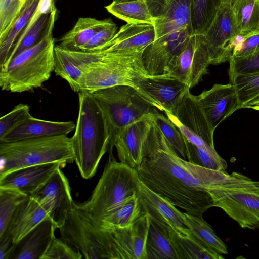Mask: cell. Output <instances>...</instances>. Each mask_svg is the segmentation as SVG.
Here are the masks:
<instances>
[{"label":"cell","instance_id":"cell-1","mask_svg":"<svg viewBox=\"0 0 259 259\" xmlns=\"http://www.w3.org/2000/svg\"><path fill=\"white\" fill-rule=\"evenodd\" d=\"M147 187L185 212L199 217L212 207L211 193L226 185L242 182V174L213 170L189 162L172 149L154 122L148 141V153L137 169Z\"/></svg>","mask_w":259,"mask_h":259},{"label":"cell","instance_id":"cell-2","mask_svg":"<svg viewBox=\"0 0 259 259\" xmlns=\"http://www.w3.org/2000/svg\"><path fill=\"white\" fill-rule=\"evenodd\" d=\"M154 18L155 37L142 54L150 76L166 74L193 34L192 0H146Z\"/></svg>","mask_w":259,"mask_h":259},{"label":"cell","instance_id":"cell-3","mask_svg":"<svg viewBox=\"0 0 259 259\" xmlns=\"http://www.w3.org/2000/svg\"><path fill=\"white\" fill-rule=\"evenodd\" d=\"M54 6L39 40L0 68L2 90L11 93L29 92L40 88L54 71V39L53 31L56 18Z\"/></svg>","mask_w":259,"mask_h":259},{"label":"cell","instance_id":"cell-4","mask_svg":"<svg viewBox=\"0 0 259 259\" xmlns=\"http://www.w3.org/2000/svg\"><path fill=\"white\" fill-rule=\"evenodd\" d=\"M78 114L72 137L75 162L84 179L96 174L103 155L108 152L110 134L100 107L92 94L79 92Z\"/></svg>","mask_w":259,"mask_h":259},{"label":"cell","instance_id":"cell-5","mask_svg":"<svg viewBox=\"0 0 259 259\" xmlns=\"http://www.w3.org/2000/svg\"><path fill=\"white\" fill-rule=\"evenodd\" d=\"M143 53L90 52L89 62L82 68L80 92L91 93L117 85L135 88L139 80L150 76L143 63Z\"/></svg>","mask_w":259,"mask_h":259},{"label":"cell","instance_id":"cell-6","mask_svg":"<svg viewBox=\"0 0 259 259\" xmlns=\"http://www.w3.org/2000/svg\"><path fill=\"white\" fill-rule=\"evenodd\" d=\"M0 176L21 168L74 162L72 137L66 135L0 142Z\"/></svg>","mask_w":259,"mask_h":259},{"label":"cell","instance_id":"cell-7","mask_svg":"<svg viewBox=\"0 0 259 259\" xmlns=\"http://www.w3.org/2000/svg\"><path fill=\"white\" fill-rule=\"evenodd\" d=\"M140 180L137 170L109 155L98 182L89 199L76 207L96 222L127 198L138 194Z\"/></svg>","mask_w":259,"mask_h":259},{"label":"cell","instance_id":"cell-8","mask_svg":"<svg viewBox=\"0 0 259 259\" xmlns=\"http://www.w3.org/2000/svg\"><path fill=\"white\" fill-rule=\"evenodd\" d=\"M90 93L102 109L108 125L109 155L113 154L114 140L119 131L157 111L136 88L131 85H117Z\"/></svg>","mask_w":259,"mask_h":259},{"label":"cell","instance_id":"cell-9","mask_svg":"<svg viewBox=\"0 0 259 259\" xmlns=\"http://www.w3.org/2000/svg\"><path fill=\"white\" fill-rule=\"evenodd\" d=\"M61 238L79 250L87 259H108V235L97 228L74 205L63 225L59 228Z\"/></svg>","mask_w":259,"mask_h":259},{"label":"cell","instance_id":"cell-10","mask_svg":"<svg viewBox=\"0 0 259 259\" xmlns=\"http://www.w3.org/2000/svg\"><path fill=\"white\" fill-rule=\"evenodd\" d=\"M214 207L220 208L242 228H259V188H233L213 191Z\"/></svg>","mask_w":259,"mask_h":259},{"label":"cell","instance_id":"cell-11","mask_svg":"<svg viewBox=\"0 0 259 259\" xmlns=\"http://www.w3.org/2000/svg\"><path fill=\"white\" fill-rule=\"evenodd\" d=\"M210 64L229 61L234 42L239 31L231 4L221 3L210 26L204 34Z\"/></svg>","mask_w":259,"mask_h":259},{"label":"cell","instance_id":"cell-12","mask_svg":"<svg viewBox=\"0 0 259 259\" xmlns=\"http://www.w3.org/2000/svg\"><path fill=\"white\" fill-rule=\"evenodd\" d=\"M210 64L204 34H193L180 52L167 75L179 79L190 89L198 84Z\"/></svg>","mask_w":259,"mask_h":259},{"label":"cell","instance_id":"cell-13","mask_svg":"<svg viewBox=\"0 0 259 259\" xmlns=\"http://www.w3.org/2000/svg\"><path fill=\"white\" fill-rule=\"evenodd\" d=\"M135 88L156 109L175 116L190 89L185 83L166 74L141 78Z\"/></svg>","mask_w":259,"mask_h":259},{"label":"cell","instance_id":"cell-14","mask_svg":"<svg viewBox=\"0 0 259 259\" xmlns=\"http://www.w3.org/2000/svg\"><path fill=\"white\" fill-rule=\"evenodd\" d=\"M150 219L145 212L132 225L107 231L109 259H147Z\"/></svg>","mask_w":259,"mask_h":259},{"label":"cell","instance_id":"cell-15","mask_svg":"<svg viewBox=\"0 0 259 259\" xmlns=\"http://www.w3.org/2000/svg\"><path fill=\"white\" fill-rule=\"evenodd\" d=\"M153 114L126 126L119 131L114 140L119 161L136 170L147 155Z\"/></svg>","mask_w":259,"mask_h":259},{"label":"cell","instance_id":"cell-16","mask_svg":"<svg viewBox=\"0 0 259 259\" xmlns=\"http://www.w3.org/2000/svg\"><path fill=\"white\" fill-rule=\"evenodd\" d=\"M61 168L57 169L30 196L48 211L58 229L64 224L74 202L71 196L69 181Z\"/></svg>","mask_w":259,"mask_h":259},{"label":"cell","instance_id":"cell-17","mask_svg":"<svg viewBox=\"0 0 259 259\" xmlns=\"http://www.w3.org/2000/svg\"><path fill=\"white\" fill-rule=\"evenodd\" d=\"M138 195L144 211L150 220L168 233L173 230L183 234H189L183 214L168 200L153 192L141 181Z\"/></svg>","mask_w":259,"mask_h":259},{"label":"cell","instance_id":"cell-18","mask_svg":"<svg viewBox=\"0 0 259 259\" xmlns=\"http://www.w3.org/2000/svg\"><path fill=\"white\" fill-rule=\"evenodd\" d=\"M198 101L212 129L239 109L236 92L232 83H215L197 96Z\"/></svg>","mask_w":259,"mask_h":259},{"label":"cell","instance_id":"cell-19","mask_svg":"<svg viewBox=\"0 0 259 259\" xmlns=\"http://www.w3.org/2000/svg\"><path fill=\"white\" fill-rule=\"evenodd\" d=\"M65 165L53 162L27 166L0 176V187L16 189L31 196L59 168Z\"/></svg>","mask_w":259,"mask_h":259},{"label":"cell","instance_id":"cell-20","mask_svg":"<svg viewBox=\"0 0 259 259\" xmlns=\"http://www.w3.org/2000/svg\"><path fill=\"white\" fill-rule=\"evenodd\" d=\"M155 37L153 24L126 23L101 50L119 53L143 52Z\"/></svg>","mask_w":259,"mask_h":259},{"label":"cell","instance_id":"cell-21","mask_svg":"<svg viewBox=\"0 0 259 259\" xmlns=\"http://www.w3.org/2000/svg\"><path fill=\"white\" fill-rule=\"evenodd\" d=\"M57 229L52 219L43 221L16 244L10 259H41Z\"/></svg>","mask_w":259,"mask_h":259},{"label":"cell","instance_id":"cell-22","mask_svg":"<svg viewBox=\"0 0 259 259\" xmlns=\"http://www.w3.org/2000/svg\"><path fill=\"white\" fill-rule=\"evenodd\" d=\"M71 121H53L40 119L32 116L14 130L0 138V142H10L25 139L66 135L75 130Z\"/></svg>","mask_w":259,"mask_h":259},{"label":"cell","instance_id":"cell-23","mask_svg":"<svg viewBox=\"0 0 259 259\" xmlns=\"http://www.w3.org/2000/svg\"><path fill=\"white\" fill-rule=\"evenodd\" d=\"M176 116L185 126L214 147V131L198 101L197 96L192 95L189 91L179 105Z\"/></svg>","mask_w":259,"mask_h":259},{"label":"cell","instance_id":"cell-24","mask_svg":"<svg viewBox=\"0 0 259 259\" xmlns=\"http://www.w3.org/2000/svg\"><path fill=\"white\" fill-rule=\"evenodd\" d=\"M48 219H51L48 211L30 196L18 207L6 232L17 244L41 222Z\"/></svg>","mask_w":259,"mask_h":259},{"label":"cell","instance_id":"cell-25","mask_svg":"<svg viewBox=\"0 0 259 259\" xmlns=\"http://www.w3.org/2000/svg\"><path fill=\"white\" fill-rule=\"evenodd\" d=\"M144 212L140 198L138 194H136L96 222L93 221L81 213L99 229L111 231L130 226Z\"/></svg>","mask_w":259,"mask_h":259},{"label":"cell","instance_id":"cell-26","mask_svg":"<svg viewBox=\"0 0 259 259\" xmlns=\"http://www.w3.org/2000/svg\"><path fill=\"white\" fill-rule=\"evenodd\" d=\"M113 22L110 18L80 17L73 28L60 38L57 46L68 50L81 51L95 34Z\"/></svg>","mask_w":259,"mask_h":259},{"label":"cell","instance_id":"cell-27","mask_svg":"<svg viewBox=\"0 0 259 259\" xmlns=\"http://www.w3.org/2000/svg\"><path fill=\"white\" fill-rule=\"evenodd\" d=\"M168 236L177 259L224 258L222 254L209 249L199 243L191 233L183 234L170 230Z\"/></svg>","mask_w":259,"mask_h":259},{"label":"cell","instance_id":"cell-28","mask_svg":"<svg viewBox=\"0 0 259 259\" xmlns=\"http://www.w3.org/2000/svg\"><path fill=\"white\" fill-rule=\"evenodd\" d=\"M107 11L126 23H154L146 0L113 1L105 6Z\"/></svg>","mask_w":259,"mask_h":259},{"label":"cell","instance_id":"cell-29","mask_svg":"<svg viewBox=\"0 0 259 259\" xmlns=\"http://www.w3.org/2000/svg\"><path fill=\"white\" fill-rule=\"evenodd\" d=\"M187 227L192 236L201 244L218 253L228 254L225 243L217 236L202 217L183 212Z\"/></svg>","mask_w":259,"mask_h":259},{"label":"cell","instance_id":"cell-30","mask_svg":"<svg viewBox=\"0 0 259 259\" xmlns=\"http://www.w3.org/2000/svg\"><path fill=\"white\" fill-rule=\"evenodd\" d=\"M231 6L239 35L245 37L259 31V0H234Z\"/></svg>","mask_w":259,"mask_h":259},{"label":"cell","instance_id":"cell-31","mask_svg":"<svg viewBox=\"0 0 259 259\" xmlns=\"http://www.w3.org/2000/svg\"><path fill=\"white\" fill-rule=\"evenodd\" d=\"M146 252L147 259H177L168 233L150 220Z\"/></svg>","mask_w":259,"mask_h":259},{"label":"cell","instance_id":"cell-32","mask_svg":"<svg viewBox=\"0 0 259 259\" xmlns=\"http://www.w3.org/2000/svg\"><path fill=\"white\" fill-rule=\"evenodd\" d=\"M184 140L188 161L207 168L226 171L228 168L227 162L214 148L198 146L184 138Z\"/></svg>","mask_w":259,"mask_h":259},{"label":"cell","instance_id":"cell-33","mask_svg":"<svg viewBox=\"0 0 259 259\" xmlns=\"http://www.w3.org/2000/svg\"><path fill=\"white\" fill-rule=\"evenodd\" d=\"M55 67L56 75L65 80L75 92L80 91V80L82 70L69 55L66 50L58 46L54 48Z\"/></svg>","mask_w":259,"mask_h":259},{"label":"cell","instance_id":"cell-34","mask_svg":"<svg viewBox=\"0 0 259 259\" xmlns=\"http://www.w3.org/2000/svg\"><path fill=\"white\" fill-rule=\"evenodd\" d=\"M221 3V0H192L191 15L193 34L205 33Z\"/></svg>","mask_w":259,"mask_h":259},{"label":"cell","instance_id":"cell-35","mask_svg":"<svg viewBox=\"0 0 259 259\" xmlns=\"http://www.w3.org/2000/svg\"><path fill=\"white\" fill-rule=\"evenodd\" d=\"M29 196L15 189L0 187V237L7 231L19 206Z\"/></svg>","mask_w":259,"mask_h":259},{"label":"cell","instance_id":"cell-36","mask_svg":"<svg viewBox=\"0 0 259 259\" xmlns=\"http://www.w3.org/2000/svg\"><path fill=\"white\" fill-rule=\"evenodd\" d=\"M236 92L239 109L259 95V72L239 74L230 79Z\"/></svg>","mask_w":259,"mask_h":259},{"label":"cell","instance_id":"cell-37","mask_svg":"<svg viewBox=\"0 0 259 259\" xmlns=\"http://www.w3.org/2000/svg\"><path fill=\"white\" fill-rule=\"evenodd\" d=\"M153 121L174 151L187 160L186 148L183 136L179 130L167 117L157 111L153 114Z\"/></svg>","mask_w":259,"mask_h":259},{"label":"cell","instance_id":"cell-38","mask_svg":"<svg viewBox=\"0 0 259 259\" xmlns=\"http://www.w3.org/2000/svg\"><path fill=\"white\" fill-rule=\"evenodd\" d=\"M50 13L41 17L30 31L18 44L13 45L5 62L0 68L6 66L14 57L32 47L40 39L48 23Z\"/></svg>","mask_w":259,"mask_h":259},{"label":"cell","instance_id":"cell-39","mask_svg":"<svg viewBox=\"0 0 259 259\" xmlns=\"http://www.w3.org/2000/svg\"><path fill=\"white\" fill-rule=\"evenodd\" d=\"M38 1H36L29 7L21 11L7 37L0 44V66L5 62L13 45L29 21L37 7Z\"/></svg>","mask_w":259,"mask_h":259},{"label":"cell","instance_id":"cell-40","mask_svg":"<svg viewBox=\"0 0 259 259\" xmlns=\"http://www.w3.org/2000/svg\"><path fill=\"white\" fill-rule=\"evenodd\" d=\"M23 5L18 0H0V44L7 37Z\"/></svg>","mask_w":259,"mask_h":259},{"label":"cell","instance_id":"cell-41","mask_svg":"<svg viewBox=\"0 0 259 259\" xmlns=\"http://www.w3.org/2000/svg\"><path fill=\"white\" fill-rule=\"evenodd\" d=\"M32 115L27 104L20 103L0 118V138L20 125Z\"/></svg>","mask_w":259,"mask_h":259},{"label":"cell","instance_id":"cell-42","mask_svg":"<svg viewBox=\"0 0 259 259\" xmlns=\"http://www.w3.org/2000/svg\"><path fill=\"white\" fill-rule=\"evenodd\" d=\"M83 255L62 238L55 237L41 259H80Z\"/></svg>","mask_w":259,"mask_h":259},{"label":"cell","instance_id":"cell-43","mask_svg":"<svg viewBox=\"0 0 259 259\" xmlns=\"http://www.w3.org/2000/svg\"><path fill=\"white\" fill-rule=\"evenodd\" d=\"M229 62L230 79L237 75L259 72V51L246 58L231 57Z\"/></svg>","mask_w":259,"mask_h":259},{"label":"cell","instance_id":"cell-44","mask_svg":"<svg viewBox=\"0 0 259 259\" xmlns=\"http://www.w3.org/2000/svg\"><path fill=\"white\" fill-rule=\"evenodd\" d=\"M118 31L116 24L113 22L104 27L96 34L83 47L81 51H98L101 50Z\"/></svg>","mask_w":259,"mask_h":259},{"label":"cell","instance_id":"cell-45","mask_svg":"<svg viewBox=\"0 0 259 259\" xmlns=\"http://www.w3.org/2000/svg\"><path fill=\"white\" fill-rule=\"evenodd\" d=\"M258 51L259 31L243 37L242 40L234 46L231 57L246 58Z\"/></svg>","mask_w":259,"mask_h":259},{"label":"cell","instance_id":"cell-46","mask_svg":"<svg viewBox=\"0 0 259 259\" xmlns=\"http://www.w3.org/2000/svg\"><path fill=\"white\" fill-rule=\"evenodd\" d=\"M16 245L9 233L6 232L0 237V259H10Z\"/></svg>","mask_w":259,"mask_h":259},{"label":"cell","instance_id":"cell-47","mask_svg":"<svg viewBox=\"0 0 259 259\" xmlns=\"http://www.w3.org/2000/svg\"><path fill=\"white\" fill-rule=\"evenodd\" d=\"M247 108H251L259 111V98H255L247 105Z\"/></svg>","mask_w":259,"mask_h":259},{"label":"cell","instance_id":"cell-48","mask_svg":"<svg viewBox=\"0 0 259 259\" xmlns=\"http://www.w3.org/2000/svg\"><path fill=\"white\" fill-rule=\"evenodd\" d=\"M234 0H221L222 3H229L232 4Z\"/></svg>","mask_w":259,"mask_h":259},{"label":"cell","instance_id":"cell-49","mask_svg":"<svg viewBox=\"0 0 259 259\" xmlns=\"http://www.w3.org/2000/svg\"><path fill=\"white\" fill-rule=\"evenodd\" d=\"M18 1H19L21 3H23V4H24L25 2V0H18Z\"/></svg>","mask_w":259,"mask_h":259},{"label":"cell","instance_id":"cell-50","mask_svg":"<svg viewBox=\"0 0 259 259\" xmlns=\"http://www.w3.org/2000/svg\"><path fill=\"white\" fill-rule=\"evenodd\" d=\"M114 1H133V0H114Z\"/></svg>","mask_w":259,"mask_h":259},{"label":"cell","instance_id":"cell-51","mask_svg":"<svg viewBox=\"0 0 259 259\" xmlns=\"http://www.w3.org/2000/svg\"><path fill=\"white\" fill-rule=\"evenodd\" d=\"M32 1H35V0H32Z\"/></svg>","mask_w":259,"mask_h":259}]
</instances>
